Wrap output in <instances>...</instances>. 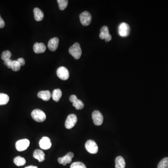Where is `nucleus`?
Masks as SVG:
<instances>
[{
	"instance_id": "obj_3",
	"label": "nucleus",
	"mask_w": 168,
	"mask_h": 168,
	"mask_svg": "<svg viewBox=\"0 0 168 168\" xmlns=\"http://www.w3.org/2000/svg\"><path fill=\"white\" fill-rule=\"evenodd\" d=\"M118 32L120 36L126 37L130 34V28L129 25L126 23H122L119 25Z\"/></svg>"
},
{
	"instance_id": "obj_30",
	"label": "nucleus",
	"mask_w": 168,
	"mask_h": 168,
	"mask_svg": "<svg viewBox=\"0 0 168 168\" xmlns=\"http://www.w3.org/2000/svg\"><path fill=\"white\" fill-rule=\"evenodd\" d=\"M5 26V22L0 15V28H3Z\"/></svg>"
},
{
	"instance_id": "obj_2",
	"label": "nucleus",
	"mask_w": 168,
	"mask_h": 168,
	"mask_svg": "<svg viewBox=\"0 0 168 168\" xmlns=\"http://www.w3.org/2000/svg\"><path fill=\"white\" fill-rule=\"evenodd\" d=\"M32 118L35 121L39 123L44 122L46 120L45 114L40 109H35L32 113Z\"/></svg>"
},
{
	"instance_id": "obj_26",
	"label": "nucleus",
	"mask_w": 168,
	"mask_h": 168,
	"mask_svg": "<svg viewBox=\"0 0 168 168\" xmlns=\"http://www.w3.org/2000/svg\"><path fill=\"white\" fill-rule=\"evenodd\" d=\"M70 168H87L86 165L80 162H73L71 165Z\"/></svg>"
},
{
	"instance_id": "obj_22",
	"label": "nucleus",
	"mask_w": 168,
	"mask_h": 168,
	"mask_svg": "<svg viewBox=\"0 0 168 168\" xmlns=\"http://www.w3.org/2000/svg\"><path fill=\"white\" fill-rule=\"evenodd\" d=\"M72 105L76 108L77 110H81L84 107V104L83 102L80 100L77 99L72 103Z\"/></svg>"
},
{
	"instance_id": "obj_16",
	"label": "nucleus",
	"mask_w": 168,
	"mask_h": 168,
	"mask_svg": "<svg viewBox=\"0 0 168 168\" xmlns=\"http://www.w3.org/2000/svg\"><path fill=\"white\" fill-rule=\"evenodd\" d=\"M33 157L35 158L38 160L39 162L44 161L45 159V154L40 149H36L33 153Z\"/></svg>"
},
{
	"instance_id": "obj_20",
	"label": "nucleus",
	"mask_w": 168,
	"mask_h": 168,
	"mask_svg": "<svg viewBox=\"0 0 168 168\" xmlns=\"http://www.w3.org/2000/svg\"><path fill=\"white\" fill-rule=\"evenodd\" d=\"M14 162L17 166H22L26 163V160L24 158L20 156L15 157L14 159Z\"/></svg>"
},
{
	"instance_id": "obj_5",
	"label": "nucleus",
	"mask_w": 168,
	"mask_h": 168,
	"mask_svg": "<svg viewBox=\"0 0 168 168\" xmlns=\"http://www.w3.org/2000/svg\"><path fill=\"white\" fill-rule=\"evenodd\" d=\"M30 142L27 139L20 140L15 144V148L18 151H23L27 149L30 146Z\"/></svg>"
},
{
	"instance_id": "obj_23",
	"label": "nucleus",
	"mask_w": 168,
	"mask_h": 168,
	"mask_svg": "<svg viewBox=\"0 0 168 168\" xmlns=\"http://www.w3.org/2000/svg\"><path fill=\"white\" fill-rule=\"evenodd\" d=\"M59 8L61 11H64L67 7L68 1L67 0H58Z\"/></svg>"
},
{
	"instance_id": "obj_1",
	"label": "nucleus",
	"mask_w": 168,
	"mask_h": 168,
	"mask_svg": "<svg viewBox=\"0 0 168 168\" xmlns=\"http://www.w3.org/2000/svg\"><path fill=\"white\" fill-rule=\"evenodd\" d=\"M70 54L75 59H79L81 57L82 54V50L80 44L78 43L73 44L69 50Z\"/></svg>"
},
{
	"instance_id": "obj_13",
	"label": "nucleus",
	"mask_w": 168,
	"mask_h": 168,
	"mask_svg": "<svg viewBox=\"0 0 168 168\" xmlns=\"http://www.w3.org/2000/svg\"><path fill=\"white\" fill-rule=\"evenodd\" d=\"M59 39L57 37L51 38L49 41L48 44V47L50 51H55L57 49L59 44Z\"/></svg>"
},
{
	"instance_id": "obj_8",
	"label": "nucleus",
	"mask_w": 168,
	"mask_h": 168,
	"mask_svg": "<svg viewBox=\"0 0 168 168\" xmlns=\"http://www.w3.org/2000/svg\"><path fill=\"white\" fill-rule=\"evenodd\" d=\"M92 119L94 124L96 126H101L103 122V116L100 111L95 110L92 114Z\"/></svg>"
},
{
	"instance_id": "obj_25",
	"label": "nucleus",
	"mask_w": 168,
	"mask_h": 168,
	"mask_svg": "<svg viewBox=\"0 0 168 168\" xmlns=\"http://www.w3.org/2000/svg\"><path fill=\"white\" fill-rule=\"evenodd\" d=\"M11 55L12 54L11 51L9 50H5V51H3L2 54V59L4 61L11 59L10 58H11Z\"/></svg>"
},
{
	"instance_id": "obj_4",
	"label": "nucleus",
	"mask_w": 168,
	"mask_h": 168,
	"mask_svg": "<svg viewBox=\"0 0 168 168\" xmlns=\"http://www.w3.org/2000/svg\"><path fill=\"white\" fill-rule=\"evenodd\" d=\"M85 148L87 151L91 154H96L98 151V147L97 144L91 140H88L86 142Z\"/></svg>"
},
{
	"instance_id": "obj_10",
	"label": "nucleus",
	"mask_w": 168,
	"mask_h": 168,
	"mask_svg": "<svg viewBox=\"0 0 168 168\" xmlns=\"http://www.w3.org/2000/svg\"><path fill=\"white\" fill-rule=\"evenodd\" d=\"M100 37L101 39H105L106 42H109L112 39V37L109 34L108 27L106 26H104L101 28Z\"/></svg>"
},
{
	"instance_id": "obj_17",
	"label": "nucleus",
	"mask_w": 168,
	"mask_h": 168,
	"mask_svg": "<svg viewBox=\"0 0 168 168\" xmlns=\"http://www.w3.org/2000/svg\"><path fill=\"white\" fill-rule=\"evenodd\" d=\"M35 19L37 21H41L43 20L44 17L43 12L38 8H36L34 9Z\"/></svg>"
},
{
	"instance_id": "obj_18",
	"label": "nucleus",
	"mask_w": 168,
	"mask_h": 168,
	"mask_svg": "<svg viewBox=\"0 0 168 168\" xmlns=\"http://www.w3.org/2000/svg\"><path fill=\"white\" fill-rule=\"evenodd\" d=\"M115 168H125L126 163L124 159L121 157L119 156L115 159Z\"/></svg>"
},
{
	"instance_id": "obj_19",
	"label": "nucleus",
	"mask_w": 168,
	"mask_h": 168,
	"mask_svg": "<svg viewBox=\"0 0 168 168\" xmlns=\"http://www.w3.org/2000/svg\"><path fill=\"white\" fill-rule=\"evenodd\" d=\"M62 93L60 89H56L52 93V97L56 102H58L62 97Z\"/></svg>"
},
{
	"instance_id": "obj_11",
	"label": "nucleus",
	"mask_w": 168,
	"mask_h": 168,
	"mask_svg": "<svg viewBox=\"0 0 168 168\" xmlns=\"http://www.w3.org/2000/svg\"><path fill=\"white\" fill-rule=\"evenodd\" d=\"M73 157H74V154L71 152H69L64 157L58 158V162L64 166H66L68 163H70L71 162L72 158Z\"/></svg>"
},
{
	"instance_id": "obj_27",
	"label": "nucleus",
	"mask_w": 168,
	"mask_h": 168,
	"mask_svg": "<svg viewBox=\"0 0 168 168\" xmlns=\"http://www.w3.org/2000/svg\"><path fill=\"white\" fill-rule=\"evenodd\" d=\"M20 68H21V66H20L19 62L17 60H14V61H13L11 69L13 71H18L20 70Z\"/></svg>"
},
{
	"instance_id": "obj_7",
	"label": "nucleus",
	"mask_w": 168,
	"mask_h": 168,
	"mask_svg": "<svg viewBox=\"0 0 168 168\" xmlns=\"http://www.w3.org/2000/svg\"><path fill=\"white\" fill-rule=\"evenodd\" d=\"M77 122V116L74 114H70L65 122V127L67 129H71L74 127Z\"/></svg>"
},
{
	"instance_id": "obj_14",
	"label": "nucleus",
	"mask_w": 168,
	"mask_h": 168,
	"mask_svg": "<svg viewBox=\"0 0 168 168\" xmlns=\"http://www.w3.org/2000/svg\"><path fill=\"white\" fill-rule=\"evenodd\" d=\"M46 47L43 43H36L33 46L34 51L37 54L43 53L45 51Z\"/></svg>"
},
{
	"instance_id": "obj_31",
	"label": "nucleus",
	"mask_w": 168,
	"mask_h": 168,
	"mask_svg": "<svg viewBox=\"0 0 168 168\" xmlns=\"http://www.w3.org/2000/svg\"><path fill=\"white\" fill-rule=\"evenodd\" d=\"M77 99H78V98H77V96H76V95H71V96L70 97L69 100L71 102L73 103V102Z\"/></svg>"
},
{
	"instance_id": "obj_28",
	"label": "nucleus",
	"mask_w": 168,
	"mask_h": 168,
	"mask_svg": "<svg viewBox=\"0 0 168 168\" xmlns=\"http://www.w3.org/2000/svg\"><path fill=\"white\" fill-rule=\"evenodd\" d=\"M13 60L10 59L4 61V64L5 66H7L9 68L11 69L12 65Z\"/></svg>"
},
{
	"instance_id": "obj_12",
	"label": "nucleus",
	"mask_w": 168,
	"mask_h": 168,
	"mask_svg": "<svg viewBox=\"0 0 168 168\" xmlns=\"http://www.w3.org/2000/svg\"><path fill=\"white\" fill-rule=\"evenodd\" d=\"M39 146L41 149L45 150L49 149L51 146L50 139L48 137H43L39 142Z\"/></svg>"
},
{
	"instance_id": "obj_6",
	"label": "nucleus",
	"mask_w": 168,
	"mask_h": 168,
	"mask_svg": "<svg viewBox=\"0 0 168 168\" xmlns=\"http://www.w3.org/2000/svg\"><path fill=\"white\" fill-rule=\"evenodd\" d=\"M80 21L83 26H88L91 24L92 21V16L89 12L84 11L80 15Z\"/></svg>"
},
{
	"instance_id": "obj_24",
	"label": "nucleus",
	"mask_w": 168,
	"mask_h": 168,
	"mask_svg": "<svg viewBox=\"0 0 168 168\" xmlns=\"http://www.w3.org/2000/svg\"><path fill=\"white\" fill-rule=\"evenodd\" d=\"M157 168H168V157L162 159L159 163Z\"/></svg>"
},
{
	"instance_id": "obj_29",
	"label": "nucleus",
	"mask_w": 168,
	"mask_h": 168,
	"mask_svg": "<svg viewBox=\"0 0 168 168\" xmlns=\"http://www.w3.org/2000/svg\"><path fill=\"white\" fill-rule=\"evenodd\" d=\"M17 61L19 62L21 67V66H24L25 64V61L24 59L23 58H18Z\"/></svg>"
},
{
	"instance_id": "obj_15",
	"label": "nucleus",
	"mask_w": 168,
	"mask_h": 168,
	"mask_svg": "<svg viewBox=\"0 0 168 168\" xmlns=\"http://www.w3.org/2000/svg\"><path fill=\"white\" fill-rule=\"evenodd\" d=\"M51 93L49 91H42L39 92L37 94V96L38 98L42 99L43 101H48L51 98Z\"/></svg>"
},
{
	"instance_id": "obj_32",
	"label": "nucleus",
	"mask_w": 168,
	"mask_h": 168,
	"mask_svg": "<svg viewBox=\"0 0 168 168\" xmlns=\"http://www.w3.org/2000/svg\"><path fill=\"white\" fill-rule=\"evenodd\" d=\"M24 168H38V167H37V166L31 165V166H27V167H25Z\"/></svg>"
},
{
	"instance_id": "obj_9",
	"label": "nucleus",
	"mask_w": 168,
	"mask_h": 168,
	"mask_svg": "<svg viewBox=\"0 0 168 168\" xmlns=\"http://www.w3.org/2000/svg\"><path fill=\"white\" fill-rule=\"evenodd\" d=\"M57 74L59 79L63 80H67L69 77V72L67 68L61 67L58 69Z\"/></svg>"
},
{
	"instance_id": "obj_21",
	"label": "nucleus",
	"mask_w": 168,
	"mask_h": 168,
	"mask_svg": "<svg viewBox=\"0 0 168 168\" xmlns=\"http://www.w3.org/2000/svg\"><path fill=\"white\" fill-rule=\"evenodd\" d=\"M10 97L5 93H0V105H4L9 102Z\"/></svg>"
}]
</instances>
